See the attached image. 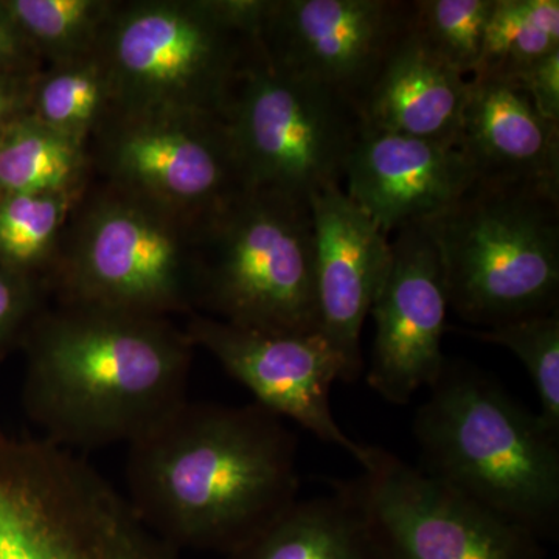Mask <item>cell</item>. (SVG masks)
<instances>
[{
	"instance_id": "obj_22",
	"label": "cell",
	"mask_w": 559,
	"mask_h": 559,
	"mask_svg": "<svg viewBox=\"0 0 559 559\" xmlns=\"http://www.w3.org/2000/svg\"><path fill=\"white\" fill-rule=\"evenodd\" d=\"M81 193H21L0 198V266L36 280L47 289L62 231Z\"/></svg>"
},
{
	"instance_id": "obj_10",
	"label": "cell",
	"mask_w": 559,
	"mask_h": 559,
	"mask_svg": "<svg viewBox=\"0 0 559 559\" xmlns=\"http://www.w3.org/2000/svg\"><path fill=\"white\" fill-rule=\"evenodd\" d=\"M92 175L205 223L249 190L226 117L112 109L87 143Z\"/></svg>"
},
{
	"instance_id": "obj_9",
	"label": "cell",
	"mask_w": 559,
	"mask_h": 559,
	"mask_svg": "<svg viewBox=\"0 0 559 559\" xmlns=\"http://www.w3.org/2000/svg\"><path fill=\"white\" fill-rule=\"evenodd\" d=\"M249 190L308 201L344 183L362 131L356 106L272 64L259 47L227 109Z\"/></svg>"
},
{
	"instance_id": "obj_24",
	"label": "cell",
	"mask_w": 559,
	"mask_h": 559,
	"mask_svg": "<svg viewBox=\"0 0 559 559\" xmlns=\"http://www.w3.org/2000/svg\"><path fill=\"white\" fill-rule=\"evenodd\" d=\"M44 66L94 55L117 0H2Z\"/></svg>"
},
{
	"instance_id": "obj_25",
	"label": "cell",
	"mask_w": 559,
	"mask_h": 559,
	"mask_svg": "<svg viewBox=\"0 0 559 559\" xmlns=\"http://www.w3.org/2000/svg\"><path fill=\"white\" fill-rule=\"evenodd\" d=\"M509 349L524 364L540 404V421L559 439V311L499 323L473 333Z\"/></svg>"
},
{
	"instance_id": "obj_28",
	"label": "cell",
	"mask_w": 559,
	"mask_h": 559,
	"mask_svg": "<svg viewBox=\"0 0 559 559\" xmlns=\"http://www.w3.org/2000/svg\"><path fill=\"white\" fill-rule=\"evenodd\" d=\"M511 81L528 95L544 119L559 123V51L536 62Z\"/></svg>"
},
{
	"instance_id": "obj_20",
	"label": "cell",
	"mask_w": 559,
	"mask_h": 559,
	"mask_svg": "<svg viewBox=\"0 0 559 559\" xmlns=\"http://www.w3.org/2000/svg\"><path fill=\"white\" fill-rule=\"evenodd\" d=\"M92 178L83 143L31 114L0 134V198L21 193H79Z\"/></svg>"
},
{
	"instance_id": "obj_4",
	"label": "cell",
	"mask_w": 559,
	"mask_h": 559,
	"mask_svg": "<svg viewBox=\"0 0 559 559\" xmlns=\"http://www.w3.org/2000/svg\"><path fill=\"white\" fill-rule=\"evenodd\" d=\"M267 0H117L100 55L114 108L227 116Z\"/></svg>"
},
{
	"instance_id": "obj_30",
	"label": "cell",
	"mask_w": 559,
	"mask_h": 559,
	"mask_svg": "<svg viewBox=\"0 0 559 559\" xmlns=\"http://www.w3.org/2000/svg\"><path fill=\"white\" fill-rule=\"evenodd\" d=\"M35 75L36 73L0 72V134L14 120L31 110L32 83Z\"/></svg>"
},
{
	"instance_id": "obj_13",
	"label": "cell",
	"mask_w": 559,
	"mask_h": 559,
	"mask_svg": "<svg viewBox=\"0 0 559 559\" xmlns=\"http://www.w3.org/2000/svg\"><path fill=\"white\" fill-rule=\"evenodd\" d=\"M187 336L204 348L229 377L250 390L255 403L310 430L323 443L347 451L356 462L369 444L349 439L331 411L334 382H353L340 352L318 333H272L242 329L210 316H187Z\"/></svg>"
},
{
	"instance_id": "obj_19",
	"label": "cell",
	"mask_w": 559,
	"mask_h": 559,
	"mask_svg": "<svg viewBox=\"0 0 559 559\" xmlns=\"http://www.w3.org/2000/svg\"><path fill=\"white\" fill-rule=\"evenodd\" d=\"M331 485L329 495L297 499L226 559H374L358 502L345 481Z\"/></svg>"
},
{
	"instance_id": "obj_23",
	"label": "cell",
	"mask_w": 559,
	"mask_h": 559,
	"mask_svg": "<svg viewBox=\"0 0 559 559\" xmlns=\"http://www.w3.org/2000/svg\"><path fill=\"white\" fill-rule=\"evenodd\" d=\"M559 51L558 0H495L473 76L516 80Z\"/></svg>"
},
{
	"instance_id": "obj_7",
	"label": "cell",
	"mask_w": 559,
	"mask_h": 559,
	"mask_svg": "<svg viewBox=\"0 0 559 559\" xmlns=\"http://www.w3.org/2000/svg\"><path fill=\"white\" fill-rule=\"evenodd\" d=\"M197 312L242 329L318 333L310 202L248 190L202 223Z\"/></svg>"
},
{
	"instance_id": "obj_6",
	"label": "cell",
	"mask_w": 559,
	"mask_h": 559,
	"mask_svg": "<svg viewBox=\"0 0 559 559\" xmlns=\"http://www.w3.org/2000/svg\"><path fill=\"white\" fill-rule=\"evenodd\" d=\"M418 226L437 250L460 319L491 329L558 311L557 191L474 180Z\"/></svg>"
},
{
	"instance_id": "obj_3",
	"label": "cell",
	"mask_w": 559,
	"mask_h": 559,
	"mask_svg": "<svg viewBox=\"0 0 559 559\" xmlns=\"http://www.w3.org/2000/svg\"><path fill=\"white\" fill-rule=\"evenodd\" d=\"M415 414L425 473L540 540L559 530V439L479 367L447 359Z\"/></svg>"
},
{
	"instance_id": "obj_11",
	"label": "cell",
	"mask_w": 559,
	"mask_h": 559,
	"mask_svg": "<svg viewBox=\"0 0 559 559\" xmlns=\"http://www.w3.org/2000/svg\"><path fill=\"white\" fill-rule=\"evenodd\" d=\"M347 480L374 559H546L540 539L399 455L371 447Z\"/></svg>"
},
{
	"instance_id": "obj_2",
	"label": "cell",
	"mask_w": 559,
	"mask_h": 559,
	"mask_svg": "<svg viewBox=\"0 0 559 559\" xmlns=\"http://www.w3.org/2000/svg\"><path fill=\"white\" fill-rule=\"evenodd\" d=\"M21 348L24 409L66 450L130 444L189 400L197 347L171 319L50 300Z\"/></svg>"
},
{
	"instance_id": "obj_8",
	"label": "cell",
	"mask_w": 559,
	"mask_h": 559,
	"mask_svg": "<svg viewBox=\"0 0 559 559\" xmlns=\"http://www.w3.org/2000/svg\"><path fill=\"white\" fill-rule=\"evenodd\" d=\"M0 559H180L75 451L0 429Z\"/></svg>"
},
{
	"instance_id": "obj_26",
	"label": "cell",
	"mask_w": 559,
	"mask_h": 559,
	"mask_svg": "<svg viewBox=\"0 0 559 559\" xmlns=\"http://www.w3.org/2000/svg\"><path fill=\"white\" fill-rule=\"evenodd\" d=\"M495 0H412V31L441 60L471 79Z\"/></svg>"
},
{
	"instance_id": "obj_21",
	"label": "cell",
	"mask_w": 559,
	"mask_h": 559,
	"mask_svg": "<svg viewBox=\"0 0 559 559\" xmlns=\"http://www.w3.org/2000/svg\"><path fill=\"white\" fill-rule=\"evenodd\" d=\"M114 108L112 86L100 55L44 66L33 76L28 114L87 146Z\"/></svg>"
},
{
	"instance_id": "obj_27",
	"label": "cell",
	"mask_w": 559,
	"mask_h": 559,
	"mask_svg": "<svg viewBox=\"0 0 559 559\" xmlns=\"http://www.w3.org/2000/svg\"><path fill=\"white\" fill-rule=\"evenodd\" d=\"M49 301L39 282L0 266V360L21 347L33 320Z\"/></svg>"
},
{
	"instance_id": "obj_14",
	"label": "cell",
	"mask_w": 559,
	"mask_h": 559,
	"mask_svg": "<svg viewBox=\"0 0 559 559\" xmlns=\"http://www.w3.org/2000/svg\"><path fill=\"white\" fill-rule=\"evenodd\" d=\"M392 259L370 314L373 352L367 384L395 406L439 380L447 364L441 341L450 308L443 270L425 230L414 224L395 231Z\"/></svg>"
},
{
	"instance_id": "obj_29",
	"label": "cell",
	"mask_w": 559,
	"mask_h": 559,
	"mask_svg": "<svg viewBox=\"0 0 559 559\" xmlns=\"http://www.w3.org/2000/svg\"><path fill=\"white\" fill-rule=\"evenodd\" d=\"M43 68V61L0 0V72L36 73Z\"/></svg>"
},
{
	"instance_id": "obj_18",
	"label": "cell",
	"mask_w": 559,
	"mask_h": 559,
	"mask_svg": "<svg viewBox=\"0 0 559 559\" xmlns=\"http://www.w3.org/2000/svg\"><path fill=\"white\" fill-rule=\"evenodd\" d=\"M468 80L411 27L360 103L362 127L457 145Z\"/></svg>"
},
{
	"instance_id": "obj_12",
	"label": "cell",
	"mask_w": 559,
	"mask_h": 559,
	"mask_svg": "<svg viewBox=\"0 0 559 559\" xmlns=\"http://www.w3.org/2000/svg\"><path fill=\"white\" fill-rule=\"evenodd\" d=\"M412 27V0H267L264 57L358 109Z\"/></svg>"
},
{
	"instance_id": "obj_5",
	"label": "cell",
	"mask_w": 559,
	"mask_h": 559,
	"mask_svg": "<svg viewBox=\"0 0 559 559\" xmlns=\"http://www.w3.org/2000/svg\"><path fill=\"white\" fill-rule=\"evenodd\" d=\"M200 224L92 175L62 231L51 301L153 318L197 312Z\"/></svg>"
},
{
	"instance_id": "obj_16",
	"label": "cell",
	"mask_w": 559,
	"mask_h": 559,
	"mask_svg": "<svg viewBox=\"0 0 559 559\" xmlns=\"http://www.w3.org/2000/svg\"><path fill=\"white\" fill-rule=\"evenodd\" d=\"M476 173L457 145L362 127L345 193L385 235L421 223L462 197Z\"/></svg>"
},
{
	"instance_id": "obj_1",
	"label": "cell",
	"mask_w": 559,
	"mask_h": 559,
	"mask_svg": "<svg viewBox=\"0 0 559 559\" xmlns=\"http://www.w3.org/2000/svg\"><path fill=\"white\" fill-rule=\"evenodd\" d=\"M124 480L154 535L227 555L299 499L297 439L259 403L187 400L128 444Z\"/></svg>"
},
{
	"instance_id": "obj_17",
	"label": "cell",
	"mask_w": 559,
	"mask_h": 559,
	"mask_svg": "<svg viewBox=\"0 0 559 559\" xmlns=\"http://www.w3.org/2000/svg\"><path fill=\"white\" fill-rule=\"evenodd\" d=\"M457 146L476 180L559 193V123L544 119L514 81L471 76Z\"/></svg>"
},
{
	"instance_id": "obj_15",
	"label": "cell",
	"mask_w": 559,
	"mask_h": 559,
	"mask_svg": "<svg viewBox=\"0 0 559 559\" xmlns=\"http://www.w3.org/2000/svg\"><path fill=\"white\" fill-rule=\"evenodd\" d=\"M310 209L320 333L341 353L356 381L362 371L360 333L388 274L392 248L344 187L312 194Z\"/></svg>"
}]
</instances>
